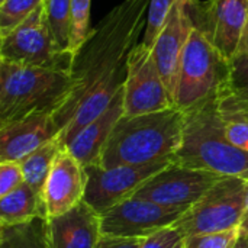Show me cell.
Returning a JSON list of instances; mask_svg holds the SVG:
<instances>
[{
    "instance_id": "obj_1",
    "label": "cell",
    "mask_w": 248,
    "mask_h": 248,
    "mask_svg": "<svg viewBox=\"0 0 248 248\" xmlns=\"http://www.w3.org/2000/svg\"><path fill=\"white\" fill-rule=\"evenodd\" d=\"M148 4L150 0H124L90 31L74 52L68 71L70 94L54 115L64 148L109 108L124 87L128 57L145 31Z\"/></svg>"
},
{
    "instance_id": "obj_2",
    "label": "cell",
    "mask_w": 248,
    "mask_h": 248,
    "mask_svg": "<svg viewBox=\"0 0 248 248\" xmlns=\"http://www.w3.org/2000/svg\"><path fill=\"white\" fill-rule=\"evenodd\" d=\"M183 129L185 112L176 106L137 116L124 115L110 132L97 166L112 169L173 160L182 145Z\"/></svg>"
},
{
    "instance_id": "obj_3",
    "label": "cell",
    "mask_w": 248,
    "mask_h": 248,
    "mask_svg": "<svg viewBox=\"0 0 248 248\" xmlns=\"http://www.w3.org/2000/svg\"><path fill=\"white\" fill-rule=\"evenodd\" d=\"M173 163L248 180V153L227 138L219 96L185 112L183 140Z\"/></svg>"
},
{
    "instance_id": "obj_4",
    "label": "cell",
    "mask_w": 248,
    "mask_h": 248,
    "mask_svg": "<svg viewBox=\"0 0 248 248\" xmlns=\"http://www.w3.org/2000/svg\"><path fill=\"white\" fill-rule=\"evenodd\" d=\"M71 89L68 71L0 60V124L32 115H55Z\"/></svg>"
},
{
    "instance_id": "obj_5",
    "label": "cell",
    "mask_w": 248,
    "mask_h": 248,
    "mask_svg": "<svg viewBox=\"0 0 248 248\" xmlns=\"http://www.w3.org/2000/svg\"><path fill=\"white\" fill-rule=\"evenodd\" d=\"M228 73L230 62L193 26L180 58L173 105L187 112L219 96Z\"/></svg>"
},
{
    "instance_id": "obj_6",
    "label": "cell",
    "mask_w": 248,
    "mask_h": 248,
    "mask_svg": "<svg viewBox=\"0 0 248 248\" xmlns=\"http://www.w3.org/2000/svg\"><path fill=\"white\" fill-rule=\"evenodd\" d=\"M247 179L221 177L196 203L183 212L173 227L185 237L240 228L246 209Z\"/></svg>"
},
{
    "instance_id": "obj_7",
    "label": "cell",
    "mask_w": 248,
    "mask_h": 248,
    "mask_svg": "<svg viewBox=\"0 0 248 248\" xmlns=\"http://www.w3.org/2000/svg\"><path fill=\"white\" fill-rule=\"evenodd\" d=\"M0 60L51 70L70 71L73 52L62 51L49 29L44 1L19 26L0 36Z\"/></svg>"
},
{
    "instance_id": "obj_8",
    "label": "cell",
    "mask_w": 248,
    "mask_h": 248,
    "mask_svg": "<svg viewBox=\"0 0 248 248\" xmlns=\"http://www.w3.org/2000/svg\"><path fill=\"white\" fill-rule=\"evenodd\" d=\"M186 9L193 26L231 62L241 45L248 0H187Z\"/></svg>"
},
{
    "instance_id": "obj_9",
    "label": "cell",
    "mask_w": 248,
    "mask_h": 248,
    "mask_svg": "<svg viewBox=\"0 0 248 248\" xmlns=\"http://www.w3.org/2000/svg\"><path fill=\"white\" fill-rule=\"evenodd\" d=\"M173 106V99L161 78L153 48L137 44L128 57V71L124 84V115L137 116L164 110Z\"/></svg>"
},
{
    "instance_id": "obj_10",
    "label": "cell",
    "mask_w": 248,
    "mask_h": 248,
    "mask_svg": "<svg viewBox=\"0 0 248 248\" xmlns=\"http://www.w3.org/2000/svg\"><path fill=\"white\" fill-rule=\"evenodd\" d=\"M171 163L173 160H161L150 164L118 166L112 169H103L97 164L87 166L84 202L100 215L115 205L132 198L150 177Z\"/></svg>"
},
{
    "instance_id": "obj_11",
    "label": "cell",
    "mask_w": 248,
    "mask_h": 248,
    "mask_svg": "<svg viewBox=\"0 0 248 248\" xmlns=\"http://www.w3.org/2000/svg\"><path fill=\"white\" fill-rule=\"evenodd\" d=\"M221 177L224 176L171 163L150 177L134 198L147 199L167 208L189 209Z\"/></svg>"
},
{
    "instance_id": "obj_12",
    "label": "cell",
    "mask_w": 248,
    "mask_h": 248,
    "mask_svg": "<svg viewBox=\"0 0 248 248\" xmlns=\"http://www.w3.org/2000/svg\"><path fill=\"white\" fill-rule=\"evenodd\" d=\"M185 211L132 196L100 214V231L109 237L147 238L171 227Z\"/></svg>"
},
{
    "instance_id": "obj_13",
    "label": "cell",
    "mask_w": 248,
    "mask_h": 248,
    "mask_svg": "<svg viewBox=\"0 0 248 248\" xmlns=\"http://www.w3.org/2000/svg\"><path fill=\"white\" fill-rule=\"evenodd\" d=\"M86 189V167L67 148H62L44 187L45 217H60L81 203Z\"/></svg>"
},
{
    "instance_id": "obj_14",
    "label": "cell",
    "mask_w": 248,
    "mask_h": 248,
    "mask_svg": "<svg viewBox=\"0 0 248 248\" xmlns=\"http://www.w3.org/2000/svg\"><path fill=\"white\" fill-rule=\"evenodd\" d=\"M186 4L187 0H176L154 45L151 46L161 78L173 100L180 58L193 28Z\"/></svg>"
},
{
    "instance_id": "obj_15",
    "label": "cell",
    "mask_w": 248,
    "mask_h": 248,
    "mask_svg": "<svg viewBox=\"0 0 248 248\" xmlns=\"http://www.w3.org/2000/svg\"><path fill=\"white\" fill-rule=\"evenodd\" d=\"M60 137L52 115L41 113L0 124V161H20L45 142Z\"/></svg>"
},
{
    "instance_id": "obj_16",
    "label": "cell",
    "mask_w": 248,
    "mask_h": 248,
    "mask_svg": "<svg viewBox=\"0 0 248 248\" xmlns=\"http://www.w3.org/2000/svg\"><path fill=\"white\" fill-rule=\"evenodd\" d=\"M100 237V215L84 201L60 217L46 218L49 248H96Z\"/></svg>"
},
{
    "instance_id": "obj_17",
    "label": "cell",
    "mask_w": 248,
    "mask_h": 248,
    "mask_svg": "<svg viewBox=\"0 0 248 248\" xmlns=\"http://www.w3.org/2000/svg\"><path fill=\"white\" fill-rule=\"evenodd\" d=\"M124 116V87L109 108L93 122L86 125L65 147L84 167L99 164L102 150L116 122Z\"/></svg>"
},
{
    "instance_id": "obj_18",
    "label": "cell",
    "mask_w": 248,
    "mask_h": 248,
    "mask_svg": "<svg viewBox=\"0 0 248 248\" xmlns=\"http://www.w3.org/2000/svg\"><path fill=\"white\" fill-rule=\"evenodd\" d=\"M36 217H45V203L29 185L0 196V227L26 224Z\"/></svg>"
},
{
    "instance_id": "obj_19",
    "label": "cell",
    "mask_w": 248,
    "mask_h": 248,
    "mask_svg": "<svg viewBox=\"0 0 248 248\" xmlns=\"http://www.w3.org/2000/svg\"><path fill=\"white\" fill-rule=\"evenodd\" d=\"M62 144L60 137L45 142L39 148H36L33 153L26 155L23 160L19 161L25 183L29 185L42 199H44V187L48 180V176L52 170V166L62 150Z\"/></svg>"
},
{
    "instance_id": "obj_20",
    "label": "cell",
    "mask_w": 248,
    "mask_h": 248,
    "mask_svg": "<svg viewBox=\"0 0 248 248\" xmlns=\"http://www.w3.org/2000/svg\"><path fill=\"white\" fill-rule=\"evenodd\" d=\"M0 248H49L46 240V218L10 227H0Z\"/></svg>"
},
{
    "instance_id": "obj_21",
    "label": "cell",
    "mask_w": 248,
    "mask_h": 248,
    "mask_svg": "<svg viewBox=\"0 0 248 248\" xmlns=\"http://www.w3.org/2000/svg\"><path fill=\"white\" fill-rule=\"evenodd\" d=\"M221 105L248 109V54L237 55L230 62L228 78L219 94Z\"/></svg>"
},
{
    "instance_id": "obj_22",
    "label": "cell",
    "mask_w": 248,
    "mask_h": 248,
    "mask_svg": "<svg viewBox=\"0 0 248 248\" xmlns=\"http://www.w3.org/2000/svg\"><path fill=\"white\" fill-rule=\"evenodd\" d=\"M52 36L62 51H71V0H44ZM74 54V52H73Z\"/></svg>"
},
{
    "instance_id": "obj_23",
    "label": "cell",
    "mask_w": 248,
    "mask_h": 248,
    "mask_svg": "<svg viewBox=\"0 0 248 248\" xmlns=\"http://www.w3.org/2000/svg\"><path fill=\"white\" fill-rule=\"evenodd\" d=\"M219 110L224 119L225 135L231 144L248 153V109L221 105Z\"/></svg>"
},
{
    "instance_id": "obj_24",
    "label": "cell",
    "mask_w": 248,
    "mask_h": 248,
    "mask_svg": "<svg viewBox=\"0 0 248 248\" xmlns=\"http://www.w3.org/2000/svg\"><path fill=\"white\" fill-rule=\"evenodd\" d=\"M44 0H0V36L23 23Z\"/></svg>"
},
{
    "instance_id": "obj_25",
    "label": "cell",
    "mask_w": 248,
    "mask_h": 248,
    "mask_svg": "<svg viewBox=\"0 0 248 248\" xmlns=\"http://www.w3.org/2000/svg\"><path fill=\"white\" fill-rule=\"evenodd\" d=\"M176 0H150L148 13H147V25L142 33L141 42L147 46H153L171 7L174 6Z\"/></svg>"
},
{
    "instance_id": "obj_26",
    "label": "cell",
    "mask_w": 248,
    "mask_h": 248,
    "mask_svg": "<svg viewBox=\"0 0 248 248\" xmlns=\"http://www.w3.org/2000/svg\"><path fill=\"white\" fill-rule=\"evenodd\" d=\"M90 1L92 0H71V51L76 52L78 46L90 33Z\"/></svg>"
},
{
    "instance_id": "obj_27",
    "label": "cell",
    "mask_w": 248,
    "mask_h": 248,
    "mask_svg": "<svg viewBox=\"0 0 248 248\" xmlns=\"http://www.w3.org/2000/svg\"><path fill=\"white\" fill-rule=\"evenodd\" d=\"M241 234V228H232L221 232L198 234L185 238L183 248H232Z\"/></svg>"
},
{
    "instance_id": "obj_28",
    "label": "cell",
    "mask_w": 248,
    "mask_h": 248,
    "mask_svg": "<svg viewBox=\"0 0 248 248\" xmlns=\"http://www.w3.org/2000/svg\"><path fill=\"white\" fill-rule=\"evenodd\" d=\"M25 183L22 167L17 161H0V196H4Z\"/></svg>"
},
{
    "instance_id": "obj_29",
    "label": "cell",
    "mask_w": 248,
    "mask_h": 248,
    "mask_svg": "<svg viewBox=\"0 0 248 248\" xmlns=\"http://www.w3.org/2000/svg\"><path fill=\"white\" fill-rule=\"evenodd\" d=\"M185 237L171 225L147 237L140 248H183Z\"/></svg>"
},
{
    "instance_id": "obj_30",
    "label": "cell",
    "mask_w": 248,
    "mask_h": 248,
    "mask_svg": "<svg viewBox=\"0 0 248 248\" xmlns=\"http://www.w3.org/2000/svg\"><path fill=\"white\" fill-rule=\"evenodd\" d=\"M145 238H126L102 235L96 248H140Z\"/></svg>"
},
{
    "instance_id": "obj_31",
    "label": "cell",
    "mask_w": 248,
    "mask_h": 248,
    "mask_svg": "<svg viewBox=\"0 0 248 248\" xmlns=\"http://www.w3.org/2000/svg\"><path fill=\"white\" fill-rule=\"evenodd\" d=\"M248 54V16L247 22H246V28H244V33H243V39H241V45L238 49L237 55H247Z\"/></svg>"
},
{
    "instance_id": "obj_32",
    "label": "cell",
    "mask_w": 248,
    "mask_h": 248,
    "mask_svg": "<svg viewBox=\"0 0 248 248\" xmlns=\"http://www.w3.org/2000/svg\"><path fill=\"white\" fill-rule=\"evenodd\" d=\"M241 231L248 234V185H247V196H246V209H244V215L241 219V225H240Z\"/></svg>"
},
{
    "instance_id": "obj_33",
    "label": "cell",
    "mask_w": 248,
    "mask_h": 248,
    "mask_svg": "<svg viewBox=\"0 0 248 248\" xmlns=\"http://www.w3.org/2000/svg\"><path fill=\"white\" fill-rule=\"evenodd\" d=\"M232 248H248V234L241 231V234H240L237 243L234 244V247Z\"/></svg>"
}]
</instances>
